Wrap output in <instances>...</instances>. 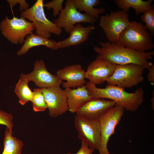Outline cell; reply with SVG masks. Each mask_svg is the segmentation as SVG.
<instances>
[{
	"label": "cell",
	"mask_w": 154,
	"mask_h": 154,
	"mask_svg": "<svg viewBox=\"0 0 154 154\" xmlns=\"http://www.w3.org/2000/svg\"><path fill=\"white\" fill-rule=\"evenodd\" d=\"M116 104L111 100L104 98L92 99L76 111V115L93 121L100 119Z\"/></svg>",
	"instance_id": "7c38bea8"
},
{
	"label": "cell",
	"mask_w": 154,
	"mask_h": 154,
	"mask_svg": "<svg viewBox=\"0 0 154 154\" xmlns=\"http://www.w3.org/2000/svg\"><path fill=\"white\" fill-rule=\"evenodd\" d=\"M44 1L37 0L27 10L21 12V17L32 22L35 27V34L49 39L51 34L60 35L62 29L46 18L44 9Z\"/></svg>",
	"instance_id": "277c9868"
},
{
	"label": "cell",
	"mask_w": 154,
	"mask_h": 154,
	"mask_svg": "<svg viewBox=\"0 0 154 154\" xmlns=\"http://www.w3.org/2000/svg\"><path fill=\"white\" fill-rule=\"evenodd\" d=\"M13 116L10 114L0 109V124L6 126L12 130L13 124Z\"/></svg>",
	"instance_id": "484cf974"
},
{
	"label": "cell",
	"mask_w": 154,
	"mask_h": 154,
	"mask_svg": "<svg viewBox=\"0 0 154 154\" xmlns=\"http://www.w3.org/2000/svg\"><path fill=\"white\" fill-rule=\"evenodd\" d=\"M29 82L25 74H21L15 88V92L19 98V102L23 106L31 101L33 97V92L28 85Z\"/></svg>",
	"instance_id": "7402d4cb"
},
{
	"label": "cell",
	"mask_w": 154,
	"mask_h": 154,
	"mask_svg": "<svg viewBox=\"0 0 154 154\" xmlns=\"http://www.w3.org/2000/svg\"><path fill=\"white\" fill-rule=\"evenodd\" d=\"M86 71L79 64L65 66L58 70L56 75L60 79L66 81L62 83L65 89L80 87L86 83Z\"/></svg>",
	"instance_id": "9a60e30c"
},
{
	"label": "cell",
	"mask_w": 154,
	"mask_h": 154,
	"mask_svg": "<svg viewBox=\"0 0 154 154\" xmlns=\"http://www.w3.org/2000/svg\"><path fill=\"white\" fill-rule=\"evenodd\" d=\"M12 131L6 127L3 142L4 147L1 154H21L23 143L12 134Z\"/></svg>",
	"instance_id": "ffe728a7"
},
{
	"label": "cell",
	"mask_w": 154,
	"mask_h": 154,
	"mask_svg": "<svg viewBox=\"0 0 154 154\" xmlns=\"http://www.w3.org/2000/svg\"><path fill=\"white\" fill-rule=\"evenodd\" d=\"M151 108L152 110H154V92L153 90L152 93V97L151 100Z\"/></svg>",
	"instance_id": "f546056e"
},
{
	"label": "cell",
	"mask_w": 154,
	"mask_h": 154,
	"mask_svg": "<svg viewBox=\"0 0 154 154\" xmlns=\"http://www.w3.org/2000/svg\"><path fill=\"white\" fill-rule=\"evenodd\" d=\"M58 18L55 19L53 23L59 28H63L66 33H69L76 24L86 23L93 25L97 19L86 13L79 12L75 6L74 0H67L65 7L61 11Z\"/></svg>",
	"instance_id": "9c48e42d"
},
{
	"label": "cell",
	"mask_w": 154,
	"mask_h": 154,
	"mask_svg": "<svg viewBox=\"0 0 154 154\" xmlns=\"http://www.w3.org/2000/svg\"><path fill=\"white\" fill-rule=\"evenodd\" d=\"M128 15L122 11L112 12L102 16L99 25L111 42H117L121 33L129 25Z\"/></svg>",
	"instance_id": "ba28073f"
},
{
	"label": "cell",
	"mask_w": 154,
	"mask_h": 154,
	"mask_svg": "<svg viewBox=\"0 0 154 154\" xmlns=\"http://www.w3.org/2000/svg\"><path fill=\"white\" fill-rule=\"evenodd\" d=\"M94 149L89 147L84 143L81 141V146L78 151L75 154H93ZM66 154H72L67 153Z\"/></svg>",
	"instance_id": "83f0119b"
},
{
	"label": "cell",
	"mask_w": 154,
	"mask_h": 154,
	"mask_svg": "<svg viewBox=\"0 0 154 154\" xmlns=\"http://www.w3.org/2000/svg\"><path fill=\"white\" fill-rule=\"evenodd\" d=\"M101 47L94 46V50L99 55L96 58L107 60L116 65L135 64L149 70L153 63L154 50L141 52L122 46L116 42H99Z\"/></svg>",
	"instance_id": "6da1fadb"
},
{
	"label": "cell",
	"mask_w": 154,
	"mask_h": 154,
	"mask_svg": "<svg viewBox=\"0 0 154 154\" xmlns=\"http://www.w3.org/2000/svg\"><path fill=\"white\" fill-rule=\"evenodd\" d=\"M153 0L143 1L142 0H114L116 4L122 11L127 13L130 8L135 9L136 15L144 13L147 10L154 8L151 4Z\"/></svg>",
	"instance_id": "d6986e66"
},
{
	"label": "cell",
	"mask_w": 154,
	"mask_h": 154,
	"mask_svg": "<svg viewBox=\"0 0 154 154\" xmlns=\"http://www.w3.org/2000/svg\"><path fill=\"white\" fill-rule=\"evenodd\" d=\"M144 69L135 64L116 65L113 74L106 82L108 84L117 86L124 89L131 88L143 81Z\"/></svg>",
	"instance_id": "8992f818"
},
{
	"label": "cell",
	"mask_w": 154,
	"mask_h": 154,
	"mask_svg": "<svg viewBox=\"0 0 154 154\" xmlns=\"http://www.w3.org/2000/svg\"><path fill=\"white\" fill-rule=\"evenodd\" d=\"M74 124L78 132L79 139L89 147L98 151L100 143L99 121L86 119L76 115Z\"/></svg>",
	"instance_id": "30bf717a"
},
{
	"label": "cell",
	"mask_w": 154,
	"mask_h": 154,
	"mask_svg": "<svg viewBox=\"0 0 154 154\" xmlns=\"http://www.w3.org/2000/svg\"><path fill=\"white\" fill-rule=\"evenodd\" d=\"M153 37L141 22L135 21L123 31L117 42L134 50L147 52L154 47Z\"/></svg>",
	"instance_id": "3957f363"
},
{
	"label": "cell",
	"mask_w": 154,
	"mask_h": 154,
	"mask_svg": "<svg viewBox=\"0 0 154 154\" xmlns=\"http://www.w3.org/2000/svg\"><path fill=\"white\" fill-rule=\"evenodd\" d=\"M124 109L116 105L104 114L99 120L100 130L99 154H110L107 145L111 136L114 133L116 125L123 116Z\"/></svg>",
	"instance_id": "52a82bcc"
},
{
	"label": "cell",
	"mask_w": 154,
	"mask_h": 154,
	"mask_svg": "<svg viewBox=\"0 0 154 154\" xmlns=\"http://www.w3.org/2000/svg\"><path fill=\"white\" fill-rule=\"evenodd\" d=\"M7 1L11 8L19 3L20 5L19 9L21 12L26 11L29 8V5L25 0H7Z\"/></svg>",
	"instance_id": "4316f807"
},
{
	"label": "cell",
	"mask_w": 154,
	"mask_h": 154,
	"mask_svg": "<svg viewBox=\"0 0 154 154\" xmlns=\"http://www.w3.org/2000/svg\"><path fill=\"white\" fill-rule=\"evenodd\" d=\"M92 99H107L114 101L117 105L126 110L135 112L142 105L143 101L144 91L138 88L135 92L129 93L118 86L107 84L104 88L97 87L88 82L85 85Z\"/></svg>",
	"instance_id": "7a4b0ae2"
},
{
	"label": "cell",
	"mask_w": 154,
	"mask_h": 154,
	"mask_svg": "<svg viewBox=\"0 0 154 154\" xmlns=\"http://www.w3.org/2000/svg\"><path fill=\"white\" fill-rule=\"evenodd\" d=\"M64 90L67 98L68 110L72 113H75L79 108L92 99L85 85L76 89L68 88Z\"/></svg>",
	"instance_id": "e0dca14e"
},
{
	"label": "cell",
	"mask_w": 154,
	"mask_h": 154,
	"mask_svg": "<svg viewBox=\"0 0 154 154\" xmlns=\"http://www.w3.org/2000/svg\"><path fill=\"white\" fill-rule=\"evenodd\" d=\"M25 75L29 81H33L40 89L60 86L62 83V80L56 75L48 71L44 62L42 60L36 61L33 71Z\"/></svg>",
	"instance_id": "4fadbf2b"
},
{
	"label": "cell",
	"mask_w": 154,
	"mask_h": 154,
	"mask_svg": "<svg viewBox=\"0 0 154 154\" xmlns=\"http://www.w3.org/2000/svg\"><path fill=\"white\" fill-rule=\"evenodd\" d=\"M148 70L147 75L148 81L154 83V64L153 63L151 67Z\"/></svg>",
	"instance_id": "f1b7e54d"
},
{
	"label": "cell",
	"mask_w": 154,
	"mask_h": 154,
	"mask_svg": "<svg viewBox=\"0 0 154 154\" xmlns=\"http://www.w3.org/2000/svg\"><path fill=\"white\" fill-rule=\"evenodd\" d=\"M0 30L3 35L11 43L23 44L27 36L33 33V23L24 18L14 16L11 19L6 16L0 23Z\"/></svg>",
	"instance_id": "5b68a950"
},
{
	"label": "cell",
	"mask_w": 154,
	"mask_h": 154,
	"mask_svg": "<svg viewBox=\"0 0 154 154\" xmlns=\"http://www.w3.org/2000/svg\"><path fill=\"white\" fill-rule=\"evenodd\" d=\"M141 20L145 23V28L150 31L153 36L154 35V9L145 11L141 16Z\"/></svg>",
	"instance_id": "cb8c5ba5"
},
{
	"label": "cell",
	"mask_w": 154,
	"mask_h": 154,
	"mask_svg": "<svg viewBox=\"0 0 154 154\" xmlns=\"http://www.w3.org/2000/svg\"><path fill=\"white\" fill-rule=\"evenodd\" d=\"M48 110L49 115L56 117L68 110L66 95L60 86L40 89Z\"/></svg>",
	"instance_id": "8fae6325"
},
{
	"label": "cell",
	"mask_w": 154,
	"mask_h": 154,
	"mask_svg": "<svg viewBox=\"0 0 154 154\" xmlns=\"http://www.w3.org/2000/svg\"><path fill=\"white\" fill-rule=\"evenodd\" d=\"M41 45L53 50L59 48L58 42L32 33L26 36L23 45L17 51V54L19 56L25 54L31 48Z\"/></svg>",
	"instance_id": "ac0fdd59"
},
{
	"label": "cell",
	"mask_w": 154,
	"mask_h": 154,
	"mask_svg": "<svg viewBox=\"0 0 154 154\" xmlns=\"http://www.w3.org/2000/svg\"><path fill=\"white\" fill-rule=\"evenodd\" d=\"M95 27L93 25L84 27L80 23L76 24L69 33V36L64 40L58 42V48H63L80 44L88 39Z\"/></svg>",
	"instance_id": "2e32d148"
},
{
	"label": "cell",
	"mask_w": 154,
	"mask_h": 154,
	"mask_svg": "<svg viewBox=\"0 0 154 154\" xmlns=\"http://www.w3.org/2000/svg\"><path fill=\"white\" fill-rule=\"evenodd\" d=\"M63 0H53L44 4V7L48 10L52 9L54 17L59 15L61 11L63 9L62 3Z\"/></svg>",
	"instance_id": "d4e9b609"
},
{
	"label": "cell",
	"mask_w": 154,
	"mask_h": 154,
	"mask_svg": "<svg viewBox=\"0 0 154 154\" xmlns=\"http://www.w3.org/2000/svg\"><path fill=\"white\" fill-rule=\"evenodd\" d=\"M116 64L103 59L96 58L88 66L86 78L95 85L102 84L113 74Z\"/></svg>",
	"instance_id": "5bb4252c"
},
{
	"label": "cell",
	"mask_w": 154,
	"mask_h": 154,
	"mask_svg": "<svg viewBox=\"0 0 154 154\" xmlns=\"http://www.w3.org/2000/svg\"><path fill=\"white\" fill-rule=\"evenodd\" d=\"M75 6L78 11L80 12L85 11L86 14L96 19L99 17V15L105 11L103 7L95 8L94 7L101 3L99 0H74Z\"/></svg>",
	"instance_id": "44dd1931"
},
{
	"label": "cell",
	"mask_w": 154,
	"mask_h": 154,
	"mask_svg": "<svg viewBox=\"0 0 154 154\" xmlns=\"http://www.w3.org/2000/svg\"><path fill=\"white\" fill-rule=\"evenodd\" d=\"M31 101L32 103L33 110L35 112H43L47 108L43 94L40 89H35Z\"/></svg>",
	"instance_id": "603a6c76"
}]
</instances>
